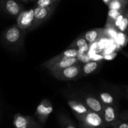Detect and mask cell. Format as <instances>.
Instances as JSON below:
<instances>
[{"instance_id":"obj_2","label":"cell","mask_w":128,"mask_h":128,"mask_svg":"<svg viewBox=\"0 0 128 128\" xmlns=\"http://www.w3.org/2000/svg\"><path fill=\"white\" fill-rule=\"evenodd\" d=\"M58 2L53 4L47 7H38L36 6L34 8V20L31 27L29 29V31H31L37 28L44 21L49 18L54 10L56 8Z\"/></svg>"},{"instance_id":"obj_20","label":"cell","mask_w":128,"mask_h":128,"mask_svg":"<svg viewBox=\"0 0 128 128\" xmlns=\"http://www.w3.org/2000/svg\"><path fill=\"white\" fill-rule=\"evenodd\" d=\"M127 2L124 0H112L107 5L109 10H123Z\"/></svg>"},{"instance_id":"obj_31","label":"cell","mask_w":128,"mask_h":128,"mask_svg":"<svg viewBox=\"0 0 128 128\" xmlns=\"http://www.w3.org/2000/svg\"><path fill=\"white\" fill-rule=\"evenodd\" d=\"M124 1H125L127 2V4H128V0H124Z\"/></svg>"},{"instance_id":"obj_30","label":"cell","mask_w":128,"mask_h":128,"mask_svg":"<svg viewBox=\"0 0 128 128\" xmlns=\"http://www.w3.org/2000/svg\"><path fill=\"white\" fill-rule=\"evenodd\" d=\"M23 1H24V2H28L29 1H30V0H22Z\"/></svg>"},{"instance_id":"obj_34","label":"cell","mask_w":128,"mask_h":128,"mask_svg":"<svg viewBox=\"0 0 128 128\" xmlns=\"http://www.w3.org/2000/svg\"><path fill=\"white\" fill-rule=\"evenodd\" d=\"M110 1H112V0H110Z\"/></svg>"},{"instance_id":"obj_26","label":"cell","mask_w":128,"mask_h":128,"mask_svg":"<svg viewBox=\"0 0 128 128\" xmlns=\"http://www.w3.org/2000/svg\"><path fill=\"white\" fill-rule=\"evenodd\" d=\"M116 55L117 53H115V52H113V53L110 54H107L104 55V58L106 60H113V59L116 56Z\"/></svg>"},{"instance_id":"obj_11","label":"cell","mask_w":128,"mask_h":128,"mask_svg":"<svg viewBox=\"0 0 128 128\" xmlns=\"http://www.w3.org/2000/svg\"><path fill=\"white\" fill-rule=\"evenodd\" d=\"M1 6L3 10L13 16H18L23 11L21 6L15 0H1Z\"/></svg>"},{"instance_id":"obj_27","label":"cell","mask_w":128,"mask_h":128,"mask_svg":"<svg viewBox=\"0 0 128 128\" xmlns=\"http://www.w3.org/2000/svg\"><path fill=\"white\" fill-rule=\"evenodd\" d=\"M122 90L124 91V93H125V94L128 96V87H124Z\"/></svg>"},{"instance_id":"obj_6","label":"cell","mask_w":128,"mask_h":128,"mask_svg":"<svg viewBox=\"0 0 128 128\" xmlns=\"http://www.w3.org/2000/svg\"><path fill=\"white\" fill-rule=\"evenodd\" d=\"M119 114L117 104L104 105L102 116L107 128H111L112 125L119 120Z\"/></svg>"},{"instance_id":"obj_16","label":"cell","mask_w":128,"mask_h":128,"mask_svg":"<svg viewBox=\"0 0 128 128\" xmlns=\"http://www.w3.org/2000/svg\"><path fill=\"white\" fill-rule=\"evenodd\" d=\"M125 10H109L107 14L106 24H105V29L107 28H115L114 26V21L117 18L121 13L124 12Z\"/></svg>"},{"instance_id":"obj_33","label":"cell","mask_w":128,"mask_h":128,"mask_svg":"<svg viewBox=\"0 0 128 128\" xmlns=\"http://www.w3.org/2000/svg\"><path fill=\"white\" fill-rule=\"evenodd\" d=\"M34 1H37V0H34Z\"/></svg>"},{"instance_id":"obj_9","label":"cell","mask_w":128,"mask_h":128,"mask_svg":"<svg viewBox=\"0 0 128 128\" xmlns=\"http://www.w3.org/2000/svg\"><path fill=\"white\" fill-rule=\"evenodd\" d=\"M82 101L89 110L97 112L102 116L104 105L102 103L99 98L91 94H86L83 97Z\"/></svg>"},{"instance_id":"obj_35","label":"cell","mask_w":128,"mask_h":128,"mask_svg":"<svg viewBox=\"0 0 128 128\" xmlns=\"http://www.w3.org/2000/svg\"><path fill=\"white\" fill-rule=\"evenodd\" d=\"M127 28H128V27H127Z\"/></svg>"},{"instance_id":"obj_24","label":"cell","mask_w":128,"mask_h":128,"mask_svg":"<svg viewBox=\"0 0 128 128\" xmlns=\"http://www.w3.org/2000/svg\"><path fill=\"white\" fill-rule=\"evenodd\" d=\"M124 11H125V10H124V12H123L122 13L120 14L119 15L117 18L116 20H115V21H114V28H115L118 29V28H119V25H120V22H121L122 20V19H123V17H124Z\"/></svg>"},{"instance_id":"obj_15","label":"cell","mask_w":128,"mask_h":128,"mask_svg":"<svg viewBox=\"0 0 128 128\" xmlns=\"http://www.w3.org/2000/svg\"><path fill=\"white\" fill-rule=\"evenodd\" d=\"M89 44L84 36H80L77 38L69 46V49L77 50L79 52H85L89 50Z\"/></svg>"},{"instance_id":"obj_17","label":"cell","mask_w":128,"mask_h":128,"mask_svg":"<svg viewBox=\"0 0 128 128\" xmlns=\"http://www.w3.org/2000/svg\"><path fill=\"white\" fill-rule=\"evenodd\" d=\"M98 98L104 105H116L117 100L110 92L103 91L98 94Z\"/></svg>"},{"instance_id":"obj_10","label":"cell","mask_w":128,"mask_h":128,"mask_svg":"<svg viewBox=\"0 0 128 128\" xmlns=\"http://www.w3.org/2000/svg\"><path fill=\"white\" fill-rule=\"evenodd\" d=\"M79 54H80V52L77 50H75V49H68V50L60 52V54H57L56 56H54V57L50 58V60H47L45 62H44L42 65L44 68H46L47 66L52 64L54 62H56V61H59V60H63V59L65 58H77Z\"/></svg>"},{"instance_id":"obj_25","label":"cell","mask_w":128,"mask_h":128,"mask_svg":"<svg viewBox=\"0 0 128 128\" xmlns=\"http://www.w3.org/2000/svg\"><path fill=\"white\" fill-rule=\"evenodd\" d=\"M119 120L128 121V111H124L119 114Z\"/></svg>"},{"instance_id":"obj_12","label":"cell","mask_w":128,"mask_h":128,"mask_svg":"<svg viewBox=\"0 0 128 128\" xmlns=\"http://www.w3.org/2000/svg\"><path fill=\"white\" fill-rule=\"evenodd\" d=\"M77 63H78V59L77 58H69L59 60L52 64L47 66L46 69L48 70L50 72H53L63 70Z\"/></svg>"},{"instance_id":"obj_19","label":"cell","mask_w":128,"mask_h":128,"mask_svg":"<svg viewBox=\"0 0 128 128\" xmlns=\"http://www.w3.org/2000/svg\"><path fill=\"white\" fill-rule=\"evenodd\" d=\"M58 122L61 128H77L72 120L65 114H60Z\"/></svg>"},{"instance_id":"obj_21","label":"cell","mask_w":128,"mask_h":128,"mask_svg":"<svg viewBox=\"0 0 128 128\" xmlns=\"http://www.w3.org/2000/svg\"><path fill=\"white\" fill-rule=\"evenodd\" d=\"M128 27V10H125L124 11V16L122 20L119 25L118 30L122 32H124L127 29Z\"/></svg>"},{"instance_id":"obj_28","label":"cell","mask_w":128,"mask_h":128,"mask_svg":"<svg viewBox=\"0 0 128 128\" xmlns=\"http://www.w3.org/2000/svg\"><path fill=\"white\" fill-rule=\"evenodd\" d=\"M103 1H104V2H105L106 4H108L109 3V2L110 1V0H103Z\"/></svg>"},{"instance_id":"obj_4","label":"cell","mask_w":128,"mask_h":128,"mask_svg":"<svg viewBox=\"0 0 128 128\" xmlns=\"http://www.w3.org/2000/svg\"><path fill=\"white\" fill-rule=\"evenodd\" d=\"M17 25H13L5 31L3 40L6 44L11 46H19L23 40L24 32Z\"/></svg>"},{"instance_id":"obj_18","label":"cell","mask_w":128,"mask_h":128,"mask_svg":"<svg viewBox=\"0 0 128 128\" xmlns=\"http://www.w3.org/2000/svg\"><path fill=\"white\" fill-rule=\"evenodd\" d=\"M99 62L97 61H90L83 65L82 68V74L83 76H88L94 72L97 69Z\"/></svg>"},{"instance_id":"obj_8","label":"cell","mask_w":128,"mask_h":128,"mask_svg":"<svg viewBox=\"0 0 128 128\" xmlns=\"http://www.w3.org/2000/svg\"><path fill=\"white\" fill-rule=\"evenodd\" d=\"M39 124L41 123L35 121L30 116H25L20 113H17L14 116L13 126L15 128H32Z\"/></svg>"},{"instance_id":"obj_3","label":"cell","mask_w":128,"mask_h":128,"mask_svg":"<svg viewBox=\"0 0 128 128\" xmlns=\"http://www.w3.org/2000/svg\"><path fill=\"white\" fill-rule=\"evenodd\" d=\"M56 79L61 81L75 80L82 74L81 65L77 63L63 70L50 72Z\"/></svg>"},{"instance_id":"obj_14","label":"cell","mask_w":128,"mask_h":128,"mask_svg":"<svg viewBox=\"0 0 128 128\" xmlns=\"http://www.w3.org/2000/svg\"><path fill=\"white\" fill-rule=\"evenodd\" d=\"M84 38L89 44L94 43L104 36V28H95L87 31L84 34Z\"/></svg>"},{"instance_id":"obj_32","label":"cell","mask_w":128,"mask_h":128,"mask_svg":"<svg viewBox=\"0 0 128 128\" xmlns=\"http://www.w3.org/2000/svg\"><path fill=\"white\" fill-rule=\"evenodd\" d=\"M30 1H31V2H33V1H34V0H30Z\"/></svg>"},{"instance_id":"obj_5","label":"cell","mask_w":128,"mask_h":128,"mask_svg":"<svg viewBox=\"0 0 128 128\" xmlns=\"http://www.w3.org/2000/svg\"><path fill=\"white\" fill-rule=\"evenodd\" d=\"M53 111V106L51 101L48 99H43L36 107L35 112V117L38 120L41 124H44L46 122Z\"/></svg>"},{"instance_id":"obj_22","label":"cell","mask_w":128,"mask_h":128,"mask_svg":"<svg viewBox=\"0 0 128 128\" xmlns=\"http://www.w3.org/2000/svg\"><path fill=\"white\" fill-rule=\"evenodd\" d=\"M60 0H37L36 6L38 7H47L56 2H58Z\"/></svg>"},{"instance_id":"obj_1","label":"cell","mask_w":128,"mask_h":128,"mask_svg":"<svg viewBox=\"0 0 128 128\" xmlns=\"http://www.w3.org/2000/svg\"><path fill=\"white\" fill-rule=\"evenodd\" d=\"M76 118L81 128H107L102 116L90 110L84 114L76 116Z\"/></svg>"},{"instance_id":"obj_29","label":"cell","mask_w":128,"mask_h":128,"mask_svg":"<svg viewBox=\"0 0 128 128\" xmlns=\"http://www.w3.org/2000/svg\"><path fill=\"white\" fill-rule=\"evenodd\" d=\"M32 128H41V124H39L38 125H37V126H35V127H33Z\"/></svg>"},{"instance_id":"obj_13","label":"cell","mask_w":128,"mask_h":128,"mask_svg":"<svg viewBox=\"0 0 128 128\" xmlns=\"http://www.w3.org/2000/svg\"><path fill=\"white\" fill-rule=\"evenodd\" d=\"M67 104L74 112L75 117L84 114L90 111L83 101H77L74 99H69L67 100Z\"/></svg>"},{"instance_id":"obj_23","label":"cell","mask_w":128,"mask_h":128,"mask_svg":"<svg viewBox=\"0 0 128 128\" xmlns=\"http://www.w3.org/2000/svg\"><path fill=\"white\" fill-rule=\"evenodd\" d=\"M112 128H128V121L118 120L112 125Z\"/></svg>"},{"instance_id":"obj_7","label":"cell","mask_w":128,"mask_h":128,"mask_svg":"<svg viewBox=\"0 0 128 128\" xmlns=\"http://www.w3.org/2000/svg\"><path fill=\"white\" fill-rule=\"evenodd\" d=\"M34 20V9L22 11L18 16L17 26L21 30L26 31L31 27Z\"/></svg>"}]
</instances>
